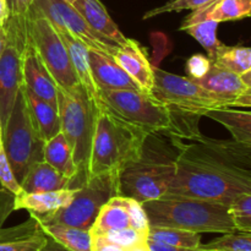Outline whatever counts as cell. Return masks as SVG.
I'll use <instances>...</instances> for the list:
<instances>
[{
    "label": "cell",
    "mask_w": 251,
    "mask_h": 251,
    "mask_svg": "<svg viewBox=\"0 0 251 251\" xmlns=\"http://www.w3.org/2000/svg\"><path fill=\"white\" fill-rule=\"evenodd\" d=\"M178 136L176 176L167 195L230 205L251 193V149L235 140L211 139L199 131Z\"/></svg>",
    "instance_id": "1"
},
{
    "label": "cell",
    "mask_w": 251,
    "mask_h": 251,
    "mask_svg": "<svg viewBox=\"0 0 251 251\" xmlns=\"http://www.w3.org/2000/svg\"><path fill=\"white\" fill-rule=\"evenodd\" d=\"M88 178L108 172H120L140 158L147 134L109 109L98 98L95 103Z\"/></svg>",
    "instance_id": "2"
},
{
    "label": "cell",
    "mask_w": 251,
    "mask_h": 251,
    "mask_svg": "<svg viewBox=\"0 0 251 251\" xmlns=\"http://www.w3.org/2000/svg\"><path fill=\"white\" fill-rule=\"evenodd\" d=\"M150 227H168L196 233H232L237 230L229 205L185 198L163 195L142 203Z\"/></svg>",
    "instance_id": "3"
},
{
    "label": "cell",
    "mask_w": 251,
    "mask_h": 251,
    "mask_svg": "<svg viewBox=\"0 0 251 251\" xmlns=\"http://www.w3.org/2000/svg\"><path fill=\"white\" fill-rule=\"evenodd\" d=\"M157 134H154L156 144L150 142L147 136L140 158L119 172V194L122 196L144 203L168 193L176 176L179 134H173L171 145L157 139Z\"/></svg>",
    "instance_id": "4"
},
{
    "label": "cell",
    "mask_w": 251,
    "mask_h": 251,
    "mask_svg": "<svg viewBox=\"0 0 251 251\" xmlns=\"http://www.w3.org/2000/svg\"><path fill=\"white\" fill-rule=\"evenodd\" d=\"M1 140L15 178L21 185L29 169L34 164L44 161L46 144L29 112L22 86L17 93L11 114L1 131Z\"/></svg>",
    "instance_id": "5"
},
{
    "label": "cell",
    "mask_w": 251,
    "mask_h": 251,
    "mask_svg": "<svg viewBox=\"0 0 251 251\" xmlns=\"http://www.w3.org/2000/svg\"><path fill=\"white\" fill-rule=\"evenodd\" d=\"M58 110L63 135L73 150L77 174L73 179V189H78L88 179L95 107L88 100L85 88L77 93H69L58 87Z\"/></svg>",
    "instance_id": "6"
},
{
    "label": "cell",
    "mask_w": 251,
    "mask_h": 251,
    "mask_svg": "<svg viewBox=\"0 0 251 251\" xmlns=\"http://www.w3.org/2000/svg\"><path fill=\"white\" fill-rule=\"evenodd\" d=\"M100 100L112 112L147 134L171 131L180 135L176 112L150 93L139 90H100Z\"/></svg>",
    "instance_id": "7"
},
{
    "label": "cell",
    "mask_w": 251,
    "mask_h": 251,
    "mask_svg": "<svg viewBox=\"0 0 251 251\" xmlns=\"http://www.w3.org/2000/svg\"><path fill=\"white\" fill-rule=\"evenodd\" d=\"M119 194V172L92 176L81 188L68 206L41 221V225H64L90 230L100 208Z\"/></svg>",
    "instance_id": "8"
},
{
    "label": "cell",
    "mask_w": 251,
    "mask_h": 251,
    "mask_svg": "<svg viewBox=\"0 0 251 251\" xmlns=\"http://www.w3.org/2000/svg\"><path fill=\"white\" fill-rule=\"evenodd\" d=\"M27 36L59 88L69 93L82 90L68 49L53 25L31 7L27 15Z\"/></svg>",
    "instance_id": "9"
},
{
    "label": "cell",
    "mask_w": 251,
    "mask_h": 251,
    "mask_svg": "<svg viewBox=\"0 0 251 251\" xmlns=\"http://www.w3.org/2000/svg\"><path fill=\"white\" fill-rule=\"evenodd\" d=\"M151 95L173 112L191 117H205L211 110L226 108L212 93L190 77L176 75L159 68H154V85Z\"/></svg>",
    "instance_id": "10"
},
{
    "label": "cell",
    "mask_w": 251,
    "mask_h": 251,
    "mask_svg": "<svg viewBox=\"0 0 251 251\" xmlns=\"http://www.w3.org/2000/svg\"><path fill=\"white\" fill-rule=\"evenodd\" d=\"M125 228H134L149 234V218L141 202L127 196L118 195L100 208L90 233L91 237H98Z\"/></svg>",
    "instance_id": "11"
},
{
    "label": "cell",
    "mask_w": 251,
    "mask_h": 251,
    "mask_svg": "<svg viewBox=\"0 0 251 251\" xmlns=\"http://www.w3.org/2000/svg\"><path fill=\"white\" fill-rule=\"evenodd\" d=\"M22 85L36 95L37 97L47 100L53 107L58 108V86L54 81L53 76L42 59L34 47L29 42L24 51V61H22Z\"/></svg>",
    "instance_id": "12"
},
{
    "label": "cell",
    "mask_w": 251,
    "mask_h": 251,
    "mask_svg": "<svg viewBox=\"0 0 251 251\" xmlns=\"http://www.w3.org/2000/svg\"><path fill=\"white\" fill-rule=\"evenodd\" d=\"M112 56L120 68L139 85L141 91L151 95L154 85V66L151 65L146 51L139 42L127 38L124 44L118 46Z\"/></svg>",
    "instance_id": "13"
},
{
    "label": "cell",
    "mask_w": 251,
    "mask_h": 251,
    "mask_svg": "<svg viewBox=\"0 0 251 251\" xmlns=\"http://www.w3.org/2000/svg\"><path fill=\"white\" fill-rule=\"evenodd\" d=\"M55 9L60 16L63 28H66L73 36L80 39L86 47L93 50L107 53L113 55L118 48V44L104 38L95 31L86 20L78 14L77 10L64 0H53Z\"/></svg>",
    "instance_id": "14"
},
{
    "label": "cell",
    "mask_w": 251,
    "mask_h": 251,
    "mask_svg": "<svg viewBox=\"0 0 251 251\" xmlns=\"http://www.w3.org/2000/svg\"><path fill=\"white\" fill-rule=\"evenodd\" d=\"M76 189L46 191V193H25L14 196L12 210H27L37 221L50 217L56 211L68 206L75 195Z\"/></svg>",
    "instance_id": "15"
},
{
    "label": "cell",
    "mask_w": 251,
    "mask_h": 251,
    "mask_svg": "<svg viewBox=\"0 0 251 251\" xmlns=\"http://www.w3.org/2000/svg\"><path fill=\"white\" fill-rule=\"evenodd\" d=\"M93 80L98 90H139L136 82L123 70L112 55L102 51L88 50ZM144 92V91H142Z\"/></svg>",
    "instance_id": "16"
},
{
    "label": "cell",
    "mask_w": 251,
    "mask_h": 251,
    "mask_svg": "<svg viewBox=\"0 0 251 251\" xmlns=\"http://www.w3.org/2000/svg\"><path fill=\"white\" fill-rule=\"evenodd\" d=\"M194 81L212 93L220 102L225 104L226 108L232 107L233 102L249 90L243 83L239 75L213 63L205 76Z\"/></svg>",
    "instance_id": "17"
},
{
    "label": "cell",
    "mask_w": 251,
    "mask_h": 251,
    "mask_svg": "<svg viewBox=\"0 0 251 251\" xmlns=\"http://www.w3.org/2000/svg\"><path fill=\"white\" fill-rule=\"evenodd\" d=\"M247 17H251V0H213L188 15L179 29L206 20H212L220 24Z\"/></svg>",
    "instance_id": "18"
},
{
    "label": "cell",
    "mask_w": 251,
    "mask_h": 251,
    "mask_svg": "<svg viewBox=\"0 0 251 251\" xmlns=\"http://www.w3.org/2000/svg\"><path fill=\"white\" fill-rule=\"evenodd\" d=\"M48 240L34 217L17 227L0 228V251H39Z\"/></svg>",
    "instance_id": "19"
},
{
    "label": "cell",
    "mask_w": 251,
    "mask_h": 251,
    "mask_svg": "<svg viewBox=\"0 0 251 251\" xmlns=\"http://www.w3.org/2000/svg\"><path fill=\"white\" fill-rule=\"evenodd\" d=\"M56 31L60 34L61 39H63L64 44L68 49L71 64H73L74 70H75L76 75L80 80L81 86L85 88L88 100L95 103L100 98V90H98L97 85L93 80L92 70H91L90 56H88L90 48L86 47L80 39L73 36L66 28L56 29Z\"/></svg>",
    "instance_id": "20"
},
{
    "label": "cell",
    "mask_w": 251,
    "mask_h": 251,
    "mask_svg": "<svg viewBox=\"0 0 251 251\" xmlns=\"http://www.w3.org/2000/svg\"><path fill=\"white\" fill-rule=\"evenodd\" d=\"M73 6L100 36L118 46H122L126 42L127 38L122 33L119 27L113 21L104 5L100 0H75Z\"/></svg>",
    "instance_id": "21"
},
{
    "label": "cell",
    "mask_w": 251,
    "mask_h": 251,
    "mask_svg": "<svg viewBox=\"0 0 251 251\" xmlns=\"http://www.w3.org/2000/svg\"><path fill=\"white\" fill-rule=\"evenodd\" d=\"M21 189L25 193H46L73 189V180L46 161H42L29 169L21 183Z\"/></svg>",
    "instance_id": "22"
},
{
    "label": "cell",
    "mask_w": 251,
    "mask_h": 251,
    "mask_svg": "<svg viewBox=\"0 0 251 251\" xmlns=\"http://www.w3.org/2000/svg\"><path fill=\"white\" fill-rule=\"evenodd\" d=\"M205 117L220 123L230 132L233 140L251 149V112L227 107L211 110Z\"/></svg>",
    "instance_id": "23"
},
{
    "label": "cell",
    "mask_w": 251,
    "mask_h": 251,
    "mask_svg": "<svg viewBox=\"0 0 251 251\" xmlns=\"http://www.w3.org/2000/svg\"><path fill=\"white\" fill-rule=\"evenodd\" d=\"M22 87H24L25 96H26L27 103H28L29 112L38 127L39 134L42 135L44 141H48L49 139L59 134L61 130L58 108L53 107L49 102L29 92L24 85Z\"/></svg>",
    "instance_id": "24"
},
{
    "label": "cell",
    "mask_w": 251,
    "mask_h": 251,
    "mask_svg": "<svg viewBox=\"0 0 251 251\" xmlns=\"http://www.w3.org/2000/svg\"><path fill=\"white\" fill-rule=\"evenodd\" d=\"M44 161L71 180L77 174L73 150L61 131L44 144Z\"/></svg>",
    "instance_id": "25"
},
{
    "label": "cell",
    "mask_w": 251,
    "mask_h": 251,
    "mask_svg": "<svg viewBox=\"0 0 251 251\" xmlns=\"http://www.w3.org/2000/svg\"><path fill=\"white\" fill-rule=\"evenodd\" d=\"M48 237L58 242L69 251H92L90 230L64 225H41Z\"/></svg>",
    "instance_id": "26"
},
{
    "label": "cell",
    "mask_w": 251,
    "mask_h": 251,
    "mask_svg": "<svg viewBox=\"0 0 251 251\" xmlns=\"http://www.w3.org/2000/svg\"><path fill=\"white\" fill-rule=\"evenodd\" d=\"M147 239L163 243L172 247L201 248V234L190 230L168 227H150Z\"/></svg>",
    "instance_id": "27"
},
{
    "label": "cell",
    "mask_w": 251,
    "mask_h": 251,
    "mask_svg": "<svg viewBox=\"0 0 251 251\" xmlns=\"http://www.w3.org/2000/svg\"><path fill=\"white\" fill-rule=\"evenodd\" d=\"M217 28L218 22L212 21V20H206V21L196 22V24L183 27V28H180V31L186 32L194 39H196L203 47V49L207 51V56L212 61L220 53L221 49L225 47V44L218 39Z\"/></svg>",
    "instance_id": "28"
},
{
    "label": "cell",
    "mask_w": 251,
    "mask_h": 251,
    "mask_svg": "<svg viewBox=\"0 0 251 251\" xmlns=\"http://www.w3.org/2000/svg\"><path fill=\"white\" fill-rule=\"evenodd\" d=\"M212 63L237 75H243L251 70V47H228L225 44Z\"/></svg>",
    "instance_id": "29"
},
{
    "label": "cell",
    "mask_w": 251,
    "mask_h": 251,
    "mask_svg": "<svg viewBox=\"0 0 251 251\" xmlns=\"http://www.w3.org/2000/svg\"><path fill=\"white\" fill-rule=\"evenodd\" d=\"M202 248L210 251H251V232L235 230L232 233H226L207 244H202Z\"/></svg>",
    "instance_id": "30"
},
{
    "label": "cell",
    "mask_w": 251,
    "mask_h": 251,
    "mask_svg": "<svg viewBox=\"0 0 251 251\" xmlns=\"http://www.w3.org/2000/svg\"><path fill=\"white\" fill-rule=\"evenodd\" d=\"M229 208L237 230L251 232V193L238 196Z\"/></svg>",
    "instance_id": "31"
},
{
    "label": "cell",
    "mask_w": 251,
    "mask_h": 251,
    "mask_svg": "<svg viewBox=\"0 0 251 251\" xmlns=\"http://www.w3.org/2000/svg\"><path fill=\"white\" fill-rule=\"evenodd\" d=\"M98 238H102L107 242L117 244L119 247L124 248V249L129 250L136 247V245L146 243L147 233L140 232V230L134 229V228H125V229L113 230V232H108L103 235H98Z\"/></svg>",
    "instance_id": "32"
},
{
    "label": "cell",
    "mask_w": 251,
    "mask_h": 251,
    "mask_svg": "<svg viewBox=\"0 0 251 251\" xmlns=\"http://www.w3.org/2000/svg\"><path fill=\"white\" fill-rule=\"evenodd\" d=\"M213 1V0H171L167 4L162 5V6L154 7V9L150 10L144 15V20L152 19L158 15L167 14V12H179L184 11V10H195L200 9V7L205 6L208 2Z\"/></svg>",
    "instance_id": "33"
},
{
    "label": "cell",
    "mask_w": 251,
    "mask_h": 251,
    "mask_svg": "<svg viewBox=\"0 0 251 251\" xmlns=\"http://www.w3.org/2000/svg\"><path fill=\"white\" fill-rule=\"evenodd\" d=\"M0 185L7 193H10L14 196L22 191L21 185H20L19 181L15 178L11 166H10L9 161H7L6 153H5L4 146H2L1 136H0Z\"/></svg>",
    "instance_id": "34"
},
{
    "label": "cell",
    "mask_w": 251,
    "mask_h": 251,
    "mask_svg": "<svg viewBox=\"0 0 251 251\" xmlns=\"http://www.w3.org/2000/svg\"><path fill=\"white\" fill-rule=\"evenodd\" d=\"M211 65H212V61L208 56L202 55V54H195L186 61V73L191 80H196V78L205 76L210 70Z\"/></svg>",
    "instance_id": "35"
},
{
    "label": "cell",
    "mask_w": 251,
    "mask_h": 251,
    "mask_svg": "<svg viewBox=\"0 0 251 251\" xmlns=\"http://www.w3.org/2000/svg\"><path fill=\"white\" fill-rule=\"evenodd\" d=\"M11 20H25L36 0H6Z\"/></svg>",
    "instance_id": "36"
},
{
    "label": "cell",
    "mask_w": 251,
    "mask_h": 251,
    "mask_svg": "<svg viewBox=\"0 0 251 251\" xmlns=\"http://www.w3.org/2000/svg\"><path fill=\"white\" fill-rule=\"evenodd\" d=\"M146 244L151 251H210L201 248H180V247H172V245L163 244V243L154 242V240H146Z\"/></svg>",
    "instance_id": "37"
},
{
    "label": "cell",
    "mask_w": 251,
    "mask_h": 251,
    "mask_svg": "<svg viewBox=\"0 0 251 251\" xmlns=\"http://www.w3.org/2000/svg\"><path fill=\"white\" fill-rule=\"evenodd\" d=\"M92 251H127L124 248L119 247L117 244L107 242L102 238L93 237L92 238Z\"/></svg>",
    "instance_id": "38"
},
{
    "label": "cell",
    "mask_w": 251,
    "mask_h": 251,
    "mask_svg": "<svg viewBox=\"0 0 251 251\" xmlns=\"http://www.w3.org/2000/svg\"><path fill=\"white\" fill-rule=\"evenodd\" d=\"M232 107H251V90L247 91L244 95L238 97L237 100L233 102Z\"/></svg>",
    "instance_id": "39"
},
{
    "label": "cell",
    "mask_w": 251,
    "mask_h": 251,
    "mask_svg": "<svg viewBox=\"0 0 251 251\" xmlns=\"http://www.w3.org/2000/svg\"><path fill=\"white\" fill-rule=\"evenodd\" d=\"M39 251H69V250L66 249V248H64L61 244H59L58 242L51 239L50 237H48L47 243L43 245V248H42Z\"/></svg>",
    "instance_id": "40"
},
{
    "label": "cell",
    "mask_w": 251,
    "mask_h": 251,
    "mask_svg": "<svg viewBox=\"0 0 251 251\" xmlns=\"http://www.w3.org/2000/svg\"><path fill=\"white\" fill-rule=\"evenodd\" d=\"M10 17L9 5L6 0H0V27L4 26Z\"/></svg>",
    "instance_id": "41"
},
{
    "label": "cell",
    "mask_w": 251,
    "mask_h": 251,
    "mask_svg": "<svg viewBox=\"0 0 251 251\" xmlns=\"http://www.w3.org/2000/svg\"><path fill=\"white\" fill-rule=\"evenodd\" d=\"M7 43V34L6 29H5L4 26L0 27V56H1L2 51H4L5 47H6Z\"/></svg>",
    "instance_id": "42"
},
{
    "label": "cell",
    "mask_w": 251,
    "mask_h": 251,
    "mask_svg": "<svg viewBox=\"0 0 251 251\" xmlns=\"http://www.w3.org/2000/svg\"><path fill=\"white\" fill-rule=\"evenodd\" d=\"M240 78H242L243 83L251 90V70L247 71V73H244L243 75H240Z\"/></svg>",
    "instance_id": "43"
},
{
    "label": "cell",
    "mask_w": 251,
    "mask_h": 251,
    "mask_svg": "<svg viewBox=\"0 0 251 251\" xmlns=\"http://www.w3.org/2000/svg\"><path fill=\"white\" fill-rule=\"evenodd\" d=\"M127 251H151V250L149 249L146 243H142V244L136 245V247H134L132 249H129Z\"/></svg>",
    "instance_id": "44"
},
{
    "label": "cell",
    "mask_w": 251,
    "mask_h": 251,
    "mask_svg": "<svg viewBox=\"0 0 251 251\" xmlns=\"http://www.w3.org/2000/svg\"><path fill=\"white\" fill-rule=\"evenodd\" d=\"M64 1H66V2H69V4L73 5L74 2H75V0H64Z\"/></svg>",
    "instance_id": "45"
},
{
    "label": "cell",
    "mask_w": 251,
    "mask_h": 251,
    "mask_svg": "<svg viewBox=\"0 0 251 251\" xmlns=\"http://www.w3.org/2000/svg\"><path fill=\"white\" fill-rule=\"evenodd\" d=\"M0 136H1V119H0Z\"/></svg>",
    "instance_id": "46"
},
{
    "label": "cell",
    "mask_w": 251,
    "mask_h": 251,
    "mask_svg": "<svg viewBox=\"0 0 251 251\" xmlns=\"http://www.w3.org/2000/svg\"><path fill=\"white\" fill-rule=\"evenodd\" d=\"M212 251H220V250H212Z\"/></svg>",
    "instance_id": "47"
}]
</instances>
